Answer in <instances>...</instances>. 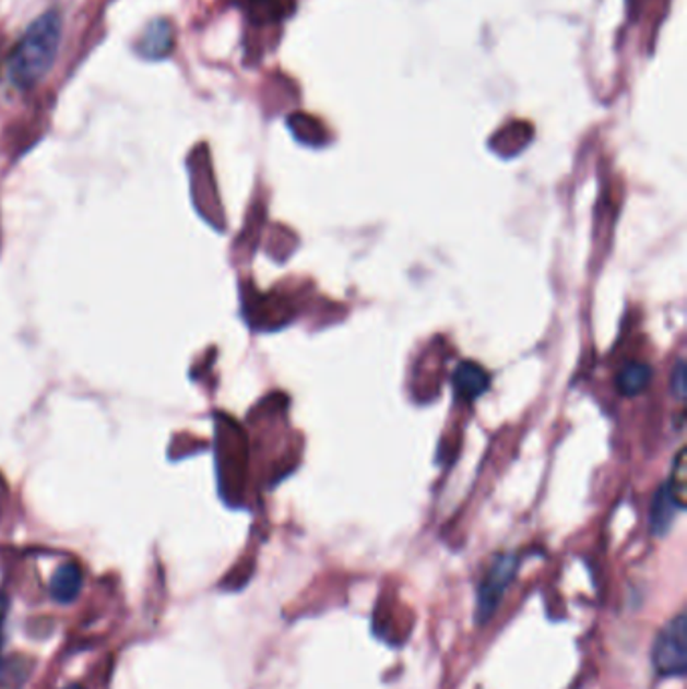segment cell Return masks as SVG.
Returning <instances> with one entry per match:
<instances>
[{
  "mask_svg": "<svg viewBox=\"0 0 687 689\" xmlns=\"http://www.w3.org/2000/svg\"><path fill=\"white\" fill-rule=\"evenodd\" d=\"M83 586V572L78 562H63L57 571L52 572L49 593L55 603H73L81 593Z\"/></svg>",
  "mask_w": 687,
  "mask_h": 689,
  "instance_id": "obj_9",
  "label": "cell"
},
{
  "mask_svg": "<svg viewBox=\"0 0 687 689\" xmlns=\"http://www.w3.org/2000/svg\"><path fill=\"white\" fill-rule=\"evenodd\" d=\"M677 512H682V507L675 502L674 495L670 492L667 484H663L662 488L653 496L651 510H649V531L651 534L662 538L670 533Z\"/></svg>",
  "mask_w": 687,
  "mask_h": 689,
  "instance_id": "obj_8",
  "label": "cell"
},
{
  "mask_svg": "<svg viewBox=\"0 0 687 689\" xmlns=\"http://www.w3.org/2000/svg\"><path fill=\"white\" fill-rule=\"evenodd\" d=\"M247 440L233 417L216 416V468L221 492L228 502L242 495L247 474Z\"/></svg>",
  "mask_w": 687,
  "mask_h": 689,
  "instance_id": "obj_2",
  "label": "cell"
},
{
  "mask_svg": "<svg viewBox=\"0 0 687 689\" xmlns=\"http://www.w3.org/2000/svg\"><path fill=\"white\" fill-rule=\"evenodd\" d=\"M490 388V376L481 365L472 361H462L455 367L454 390L455 395L464 402L478 400L484 391Z\"/></svg>",
  "mask_w": 687,
  "mask_h": 689,
  "instance_id": "obj_7",
  "label": "cell"
},
{
  "mask_svg": "<svg viewBox=\"0 0 687 689\" xmlns=\"http://www.w3.org/2000/svg\"><path fill=\"white\" fill-rule=\"evenodd\" d=\"M519 571V559L514 555H500L494 559L488 572L484 574L481 586H478V597H476V623L486 625L493 619L502 598L506 589L514 581Z\"/></svg>",
  "mask_w": 687,
  "mask_h": 689,
  "instance_id": "obj_4",
  "label": "cell"
},
{
  "mask_svg": "<svg viewBox=\"0 0 687 689\" xmlns=\"http://www.w3.org/2000/svg\"><path fill=\"white\" fill-rule=\"evenodd\" d=\"M686 364L684 361H677L674 371H672V391L679 400L686 397Z\"/></svg>",
  "mask_w": 687,
  "mask_h": 689,
  "instance_id": "obj_13",
  "label": "cell"
},
{
  "mask_svg": "<svg viewBox=\"0 0 687 689\" xmlns=\"http://www.w3.org/2000/svg\"><path fill=\"white\" fill-rule=\"evenodd\" d=\"M651 664L660 677H684L687 674V617L677 613L653 641Z\"/></svg>",
  "mask_w": 687,
  "mask_h": 689,
  "instance_id": "obj_3",
  "label": "cell"
},
{
  "mask_svg": "<svg viewBox=\"0 0 687 689\" xmlns=\"http://www.w3.org/2000/svg\"><path fill=\"white\" fill-rule=\"evenodd\" d=\"M61 33L63 19L57 9L47 11L26 28L7 59V78L16 90L28 92L37 87L51 71L61 45Z\"/></svg>",
  "mask_w": 687,
  "mask_h": 689,
  "instance_id": "obj_1",
  "label": "cell"
},
{
  "mask_svg": "<svg viewBox=\"0 0 687 689\" xmlns=\"http://www.w3.org/2000/svg\"><path fill=\"white\" fill-rule=\"evenodd\" d=\"M670 492L674 495L675 502L682 507V510L686 508V450H679L675 455L674 468H672V478L670 482H665Z\"/></svg>",
  "mask_w": 687,
  "mask_h": 689,
  "instance_id": "obj_12",
  "label": "cell"
},
{
  "mask_svg": "<svg viewBox=\"0 0 687 689\" xmlns=\"http://www.w3.org/2000/svg\"><path fill=\"white\" fill-rule=\"evenodd\" d=\"M66 689H83V688H81V686H69V688H66Z\"/></svg>",
  "mask_w": 687,
  "mask_h": 689,
  "instance_id": "obj_15",
  "label": "cell"
},
{
  "mask_svg": "<svg viewBox=\"0 0 687 689\" xmlns=\"http://www.w3.org/2000/svg\"><path fill=\"white\" fill-rule=\"evenodd\" d=\"M190 178H192V198L194 206L204 221L216 226L218 230L224 228V212H222L221 198L214 186V176L208 162L206 147H198L190 156Z\"/></svg>",
  "mask_w": 687,
  "mask_h": 689,
  "instance_id": "obj_5",
  "label": "cell"
},
{
  "mask_svg": "<svg viewBox=\"0 0 687 689\" xmlns=\"http://www.w3.org/2000/svg\"><path fill=\"white\" fill-rule=\"evenodd\" d=\"M35 669V660L13 653L0 655V689H23Z\"/></svg>",
  "mask_w": 687,
  "mask_h": 689,
  "instance_id": "obj_10",
  "label": "cell"
},
{
  "mask_svg": "<svg viewBox=\"0 0 687 689\" xmlns=\"http://www.w3.org/2000/svg\"><path fill=\"white\" fill-rule=\"evenodd\" d=\"M651 378H653L651 365L631 361V364L623 365L621 371L615 378V388L625 397H636L648 390Z\"/></svg>",
  "mask_w": 687,
  "mask_h": 689,
  "instance_id": "obj_11",
  "label": "cell"
},
{
  "mask_svg": "<svg viewBox=\"0 0 687 689\" xmlns=\"http://www.w3.org/2000/svg\"><path fill=\"white\" fill-rule=\"evenodd\" d=\"M7 502H9V486H7V480L0 474V510L7 507Z\"/></svg>",
  "mask_w": 687,
  "mask_h": 689,
  "instance_id": "obj_14",
  "label": "cell"
},
{
  "mask_svg": "<svg viewBox=\"0 0 687 689\" xmlns=\"http://www.w3.org/2000/svg\"><path fill=\"white\" fill-rule=\"evenodd\" d=\"M174 43H176L174 25L169 23L168 19H156L145 26L142 37L135 43V52L142 59L159 61V59H166L169 52L174 51Z\"/></svg>",
  "mask_w": 687,
  "mask_h": 689,
  "instance_id": "obj_6",
  "label": "cell"
}]
</instances>
